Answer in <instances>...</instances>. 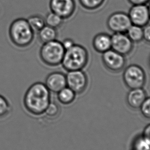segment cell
<instances>
[{
    "mask_svg": "<svg viewBox=\"0 0 150 150\" xmlns=\"http://www.w3.org/2000/svg\"><path fill=\"white\" fill-rule=\"evenodd\" d=\"M50 102V91L45 83L41 82H36L31 85L26 93L24 99L27 110L35 115L44 113Z\"/></svg>",
    "mask_w": 150,
    "mask_h": 150,
    "instance_id": "6da1fadb",
    "label": "cell"
},
{
    "mask_svg": "<svg viewBox=\"0 0 150 150\" xmlns=\"http://www.w3.org/2000/svg\"><path fill=\"white\" fill-rule=\"evenodd\" d=\"M35 33L27 19L22 18L15 19L9 28V37L11 42L19 48H26L30 46L34 40Z\"/></svg>",
    "mask_w": 150,
    "mask_h": 150,
    "instance_id": "7a4b0ae2",
    "label": "cell"
},
{
    "mask_svg": "<svg viewBox=\"0 0 150 150\" xmlns=\"http://www.w3.org/2000/svg\"><path fill=\"white\" fill-rule=\"evenodd\" d=\"M90 54L83 45L76 44L65 50L61 65L67 71L83 70L88 65Z\"/></svg>",
    "mask_w": 150,
    "mask_h": 150,
    "instance_id": "3957f363",
    "label": "cell"
},
{
    "mask_svg": "<svg viewBox=\"0 0 150 150\" xmlns=\"http://www.w3.org/2000/svg\"><path fill=\"white\" fill-rule=\"evenodd\" d=\"M62 43L55 40L42 44L39 50L40 60L48 67H56L61 64L64 55Z\"/></svg>",
    "mask_w": 150,
    "mask_h": 150,
    "instance_id": "277c9868",
    "label": "cell"
},
{
    "mask_svg": "<svg viewBox=\"0 0 150 150\" xmlns=\"http://www.w3.org/2000/svg\"><path fill=\"white\" fill-rule=\"evenodd\" d=\"M122 80L129 89L144 88L146 82V74L141 66L132 64L123 69Z\"/></svg>",
    "mask_w": 150,
    "mask_h": 150,
    "instance_id": "5b68a950",
    "label": "cell"
},
{
    "mask_svg": "<svg viewBox=\"0 0 150 150\" xmlns=\"http://www.w3.org/2000/svg\"><path fill=\"white\" fill-rule=\"evenodd\" d=\"M101 60L105 69L113 73H120L123 71L127 63L125 56L112 49L102 54Z\"/></svg>",
    "mask_w": 150,
    "mask_h": 150,
    "instance_id": "8992f818",
    "label": "cell"
},
{
    "mask_svg": "<svg viewBox=\"0 0 150 150\" xmlns=\"http://www.w3.org/2000/svg\"><path fill=\"white\" fill-rule=\"evenodd\" d=\"M132 24L127 13L116 11L109 16L106 26L113 33H125Z\"/></svg>",
    "mask_w": 150,
    "mask_h": 150,
    "instance_id": "52a82bcc",
    "label": "cell"
},
{
    "mask_svg": "<svg viewBox=\"0 0 150 150\" xmlns=\"http://www.w3.org/2000/svg\"><path fill=\"white\" fill-rule=\"evenodd\" d=\"M66 78L67 86L73 90L76 94H81L88 88V78L83 70L67 71Z\"/></svg>",
    "mask_w": 150,
    "mask_h": 150,
    "instance_id": "ba28073f",
    "label": "cell"
},
{
    "mask_svg": "<svg viewBox=\"0 0 150 150\" xmlns=\"http://www.w3.org/2000/svg\"><path fill=\"white\" fill-rule=\"evenodd\" d=\"M49 6L51 11L64 20L73 17L76 10L75 0H50Z\"/></svg>",
    "mask_w": 150,
    "mask_h": 150,
    "instance_id": "9c48e42d",
    "label": "cell"
},
{
    "mask_svg": "<svg viewBox=\"0 0 150 150\" xmlns=\"http://www.w3.org/2000/svg\"><path fill=\"white\" fill-rule=\"evenodd\" d=\"M134 43L126 33H113L111 35V49L120 54L127 56L131 54Z\"/></svg>",
    "mask_w": 150,
    "mask_h": 150,
    "instance_id": "30bf717a",
    "label": "cell"
},
{
    "mask_svg": "<svg viewBox=\"0 0 150 150\" xmlns=\"http://www.w3.org/2000/svg\"><path fill=\"white\" fill-rule=\"evenodd\" d=\"M127 14L132 24L134 25L144 27L150 22V13L148 5H132Z\"/></svg>",
    "mask_w": 150,
    "mask_h": 150,
    "instance_id": "8fae6325",
    "label": "cell"
},
{
    "mask_svg": "<svg viewBox=\"0 0 150 150\" xmlns=\"http://www.w3.org/2000/svg\"><path fill=\"white\" fill-rule=\"evenodd\" d=\"M45 84L50 91L58 93L67 86L66 75L60 71H54L46 77Z\"/></svg>",
    "mask_w": 150,
    "mask_h": 150,
    "instance_id": "7c38bea8",
    "label": "cell"
},
{
    "mask_svg": "<svg viewBox=\"0 0 150 150\" xmlns=\"http://www.w3.org/2000/svg\"><path fill=\"white\" fill-rule=\"evenodd\" d=\"M147 97V93L144 88L129 89L126 96V102L130 108L137 110Z\"/></svg>",
    "mask_w": 150,
    "mask_h": 150,
    "instance_id": "4fadbf2b",
    "label": "cell"
},
{
    "mask_svg": "<svg viewBox=\"0 0 150 150\" xmlns=\"http://www.w3.org/2000/svg\"><path fill=\"white\" fill-rule=\"evenodd\" d=\"M92 46L96 52L101 54L111 49V35L105 33H100L94 36Z\"/></svg>",
    "mask_w": 150,
    "mask_h": 150,
    "instance_id": "5bb4252c",
    "label": "cell"
},
{
    "mask_svg": "<svg viewBox=\"0 0 150 150\" xmlns=\"http://www.w3.org/2000/svg\"><path fill=\"white\" fill-rule=\"evenodd\" d=\"M38 38L42 44L57 40L58 38L57 29L45 25L38 33Z\"/></svg>",
    "mask_w": 150,
    "mask_h": 150,
    "instance_id": "9a60e30c",
    "label": "cell"
},
{
    "mask_svg": "<svg viewBox=\"0 0 150 150\" xmlns=\"http://www.w3.org/2000/svg\"><path fill=\"white\" fill-rule=\"evenodd\" d=\"M134 43H138L144 40L143 27L132 24L125 33Z\"/></svg>",
    "mask_w": 150,
    "mask_h": 150,
    "instance_id": "2e32d148",
    "label": "cell"
},
{
    "mask_svg": "<svg viewBox=\"0 0 150 150\" xmlns=\"http://www.w3.org/2000/svg\"><path fill=\"white\" fill-rule=\"evenodd\" d=\"M131 150H150V141L142 134L134 138Z\"/></svg>",
    "mask_w": 150,
    "mask_h": 150,
    "instance_id": "e0dca14e",
    "label": "cell"
},
{
    "mask_svg": "<svg viewBox=\"0 0 150 150\" xmlns=\"http://www.w3.org/2000/svg\"><path fill=\"white\" fill-rule=\"evenodd\" d=\"M44 19L46 25L56 29L61 27L65 21L59 15L51 11L46 15Z\"/></svg>",
    "mask_w": 150,
    "mask_h": 150,
    "instance_id": "ac0fdd59",
    "label": "cell"
},
{
    "mask_svg": "<svg viewBox=\"0 0 150 150\" xmlns=\"http://www.w3.org/2000/svg\"><path fill=\"white\" fill-rule=\"evenodd\" d=\"M76 93L67 86L58 93V98L62 104H71L75 100Z\"/></svg>",
    "mask_w": 150,
    "mask_h": 150,
    "instance_id": "d6986e66",
    "label": "cell"
},
{
    "mask_svg": "<svg viewBox=\"0 0 150 150\" xmlns=\"http://www.w3.org/2000/svg\"><path fill=\"white\" fill-rule=\"evenodd\" d=\"M27 22L34 33H38L46 24L44 18L39 15H32L27 19Z\"/></svg>",
    "mask_w": 150,
    "mask_h": 150,
    "instance_id": "ffe728a7",
    "label": "cell"
},
{
    "mask_svg": "<svg viewBox=\"0 0 150 150\" xmlns=\"http://www.w3.org/2000/svg\"><path fill=\"white\" fill-rule=\"evenodd\" d=\"M106 0H78L83 8L88 11L98 10L104 4Z\"/></svg>",
    "mask_w": 150,
    "mask_h": 150,
    "instance_id": "44dd1931",
    "label": "cell"
},
{
    "mask_svg": "<svg viewBox=\"0 0 150 150\" xmlns=\"http://www.w3.org/2000/svg\"><path fill=\"white\" fill-rule=\"evenodd\" d=\"M11 110L8 102L6 99L0 95V119L6 117Z\"/></svg>",
    "mask_w": 150,
    "mask_h": 150,
    "instance_id": "7402d4cb",
    "label": "cell"
},
{
    "mask_svg": "<svg viewBox=\"0 0 150 150\" xmlns=\"http://www.w3.org/2000/svg\"><path fill=\"white\" fill-rule=\"evenodd\" d=\"M139 109L144 118L150 120V97L146 98Z\"/></svg>",
    "mask_w": 150,
    "mask_h": 150,
    "instance_id": "603a6c76",
    "label": "cell"
},
{
    "mask_svg": "<svg viewBox=\"0 0 150 150\" xmlns=\"http://www.w3.org/2000/svg\"><path fill=\"white\" fill-rule=\"evenodd\" d=\"M59 112L58 105L54 102H50L45 110V113L50 118H54L57 117Z\"/></svg>",
    "mask_w": 150,
    "mask_h": 150,
    "instance_id": "cb8c5ba5",
    "label": "cell"
},
{
    "mask_svg": "<svg viewBox=\"0 0 150 150\" xmlns=\"http://www.w3.org/2000/svg\"><path fill=\"white\" fill-rule=\"evenodd\" d=\"M144 40L148 44H150V23L143 27Z\"/></svg>",
    "mask_w": 150,
    "mask_h": 150,
    "instance_id": "d4e9b609",
    "label": "cell"
},
{
    "mask_svg": "<svg viewBox=\"0 0 150 150\" xmlns=\"http://www.w3.org/2000/svg\"><path fill=\"white\" fill-rule=\"evenodd\" d=\"M61 43L65 50L72 47L75 44L74 41L69 38H67L66 39H65L63 40V41H62Z\"/></svg>",
    "mask_w": 150,
    "mask_h": 150,
    "instance_id": "484cf974",
    "label": "cell"
},
{
    "mask_svg": "<svg viewBox=\"0 0 150 150\" xmlns=\"http://www.w3.org/2000/svg\"><path fill=\"white\" fill-rule=\"evenodd\" d=\"M127 2L132 5H148L150 0H127Z\"/></svg>",
    "mask_w": 150,
    "mask_h": 150,
    "instance_id": "4316f807",
    "label": "cell"
},
{
    "mask_svg": "<svg viewBox=\"0 0 150 150\" xmlns=\"http://www.w3.org/2000/svg\"><path fill=\"white\" fill-rule=\"evenodd\" d=\"M142 134L150 141V123L144 127Z\"/></svg>",
    "mask_w": 150,
    "mask_h": 150,
    "instance_id": "83f0119b",
    "label": "cell"
},
{
    "mask_svg": "<svg viewBox=\"0 0 150 150\" xmlns=\"http://www.w3.org/2000/svg\"><path fill=\"white\" fill-rule=\"evenodd\" d=\"M148 67H149V68L150 69V54H149V57H148Z\"/></svg>",
    "mask_w": 150,
    "mask_h": 150,
    "instance_id": "f1b7e54d",
    "label": "cell"
},
{
    "mask_svg": "<svg viewBox=\"0 0 150 150\" xmlns=\"http://www.w3.org/2000/svg\"><path fill=\"white\" fill-rule=\"evenodd\" d=\"M148 8H149V13H150V2L148 4Z\"/></svg>",
    "mask_w": 150,
    "mask_h": 150,
    "instance_id": "f546056e",
    "label": "cell"
}]
</instances>
